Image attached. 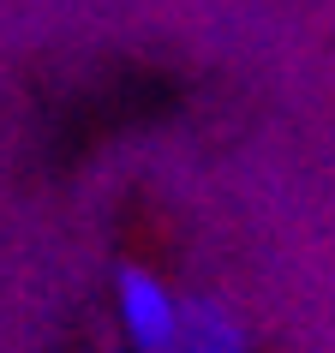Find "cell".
I'll return each mask as SVG.
<instances>
[{
    "label": "cell",
    "mask_w": 335,
    "mask_h": 353,
    "mask_svg": "<svg viewBox=\"0 0 335 353\" xmlns=\"http://www.w3.org/2000/svg\"><path fill=\"white\" fill-rule=\"evenodd\" d=\"M120 330L138 353H168L174 347V330H180V299L168 294L162 281L150 276V270H120Z\"/></svg>",
    "instance_id": "obj_1"
},
{
    "label": "cell",
    "mask_w": 335,
    "mask_h": 353,
    "mask_svg": "<svg viewBox=\"0 0 335 353\" xmlns=\"http://www.w3.org/2000/svg\"><path fill=\"white\" fill-rule=\"evenodd\" d=\"M168 353H245V323L227 312L222 299H192L180 305V330Z\"/></svg>",
    "instance_id": "obj_2"
}]
</instances>
